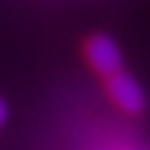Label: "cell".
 Here are the masks:
<instances>
[{"label": "cell", "mask_w": 150, "mask_h": 150, "mask_svg": "<svg viewBox=\"0 0 150 150\" xmlns=\"http://www.w3.org/2000/svg\"><path fill=\"white\" fill-rule=\"evenodd\" d=\"M103 93L120 115L125 118H140L148 110V90L145 85L130 73L128 68L103 78Z\"/></svg>", "instance_id": "6da1fadb"}, {"label": "cell", "mask_w": 150, "mask_h": 150, "mask_svg": "<svg viewBox=\"0 0 150 150\" xmlns=\"http://www.w3.org/2000/svg\"><path fill=\"white\" fill-rule=\"evenodd\" d=\"M80 55H83L85 68L95 75L98 80H103V78H108V75L125 68L123 48L108 33H93V35H88L80 45Z\"/></svg>", "instance_id": "7a4b0ae2"}, {"label": "cell", "mask_w": 150, "mask_h": 150, "mask_svg": "<svg viewBox=\"0 0 150 150\" xmlns=\"http://www.w3.org/2000/svg\"><path fill=\"white\" fill-rule=\"evenodd\" d=\"M8 123V105H5V100L0 98V128Z\"/></svg>", "instance_id": "3957f363"}]
</instances>
